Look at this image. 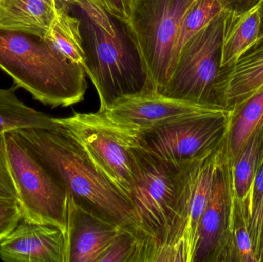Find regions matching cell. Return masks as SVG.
I'll use <instances>...</instances> for the list:
<instances>
[{"label": "cell", "instance_id": "22", "mask_svg": "<svg viewBox=\"0 0 263 262\" xmlns=\"http://www.w3.org/2000/svg\"><path fill=\"white\" fill-rule=\"evenodd\" d=\"M250 208L236 194L232 221L233 262H259L250 238Z\"/></svg>", "mask_w": 263, "mask_h": 262}, {"label": "cell", "instance_id": "18", "mask_svg": "<svg viewBox=\"0 0 263 262\" xmlns=\"http://www.w3.org/2000/svg\"><path fill=\"white\" fill-rule=\"evenodd\" d=\"M18 89L14 84L9 89H0V137L6 132L23 129H58L57 118L26 106L17 97Z\"/></svg>", "mask_w": 263, "mask_h": 262}, {"label": "cell", "instance_id": "11", "mask_svg": "<svg viewBox=\"0 0 263 262\" xmlns=\"http://www.w3.org/2000/svg\"><path fill=\"white\" fill-rule=\"evenodd\" d=\"M226 138L221 145L211 193L199 223L193 262H233L235 192L233 165Z\"/></svg>", "mask_w": 263, "mask_h": 262}, {"label": "cell", "instance_id": "26", "mask_svg": "<svg viewBox=\"0 0 263 262\" xmlns=\"http://www.w3.org/2000/svg\"><path fill=\"white\" fill-rule=\"evenodd\" d=\"M23 218L17 200L0 196V241L16 227Z\"/></svg>", "mask_w": 263, "mask_h": 262}, {"label": "cell", "instance_id": "20", "mask_svg": "<svg viewBox=\"0 0 263 262\" xmlns=\"http://www.w3.org/2000/svg\"><path fill=\"white\" fill-rule=\"evenodd\" d=\"M43 38L63 56L83 66L86 71L80 21L71 13L69 7L63 6L59 8L53 21Z\"/></svg>", "mask_w": 263, "mask_h": 262}, {"label": "cell", "instance_id": "10", "mask_svg": "<svg viewBox=\"0 0 263 262\" xmlns=\"http://www.w3.org/2000/svg\"><path fill=\"white\" fill-rule=\"evenodd\" d=\"M232 111L202 115L136 132L142 153L180 169L216 149L230 129Z\"/></svg>", "mask_w": 263, "mask_h": 262}, {"label": "cell", "instance_id": "17", "mask_svg": "<svg viewBox=\"0 0 263 262\" xmlns=\"http://www.w3.org/2000/svg\"><path fill=\"white\" fill-rule=\"evenodd\" d=\"M259 6L241 15L227 12L222 40L221 68H228L259 38Z\"/></svg>", "mask_w": 263, "mask_h": 262}, {"label": "cell", "instance_id": "15", "mask_svg": "<svg viewBox=\"0 0 263 262\" xmlns=\"http://www.w3.org/2000/svg\"><path fill=\"white\" fill-rule=\"evenodd\" d=\"M263 88V36L228 68H221L217 85L219 105L229 110Z\"/></svg>", "mask_w": 263, "mask_h": 262}, {"label": "cell", "instance_id": "4", "mask_svg": "<svg viewBox=\"0 0 263 262\" xmlns=\"http://www.w3.org/2000/svg\"><path fill=\"white\" fill-rule=\"evenodd\" d=\"M57 122L60 130L129 201L139 172L136 132L118 124L100 110L75 112L72 116L57 118Z\"/></svg>", "mask_w": 263, "mask_h": 262}, {"label": "cell", "instance_id": "7", "mask_svg": "<svg viewBox=\"0 0 263 262\" xmlns=\"http://www.w3.org/2000/svg\"><path fill=\"white\" fill-rule=\"evenodd\" d=\"M193 1L133 0L126 26L152 89L159 91L173 72L178 56L181 22Z\"/></svg>", "mask_w": 263, "mask_h": 262}, {"label": "cell", "instance_id": "23", "mask_svg": "<svg viewBox=\"0 0 263 262\" xmlns=\"http://www.w3.org/2000/svg\"><path fill=\"white\" fill-rule=\"evenodd\" d=\"M222 10L216 0H194L185 11L181 22L178 39V55L183 45L205 27Z\"/></svg>", "mask_w": 263, "mask_h": 262}, {"label": "cell", "instance_id": "2", "mask_svg": "<svg viewBox=\"0 0 263 262\" xmlns=\"http://www.w3.org/2000/svg\"><path fill=\"white\" fill-rule=\"evenodd\" d=\"M0 69L46 106L68 107L84 99L88 84L83 66L41 37L0 31Z\"/></svg>", "mask_w": 263, "mask_h": 262}, {"label": "cell", "instance_id": "28", "mask_svg": "<svg viewBox=\"0 0 263 262\" xmlns=\"http://www.w3.org/2000/svg\"><path fill=\"white\" fill-rule=\"evenodd\" d=\"M0 196L13 198L18 201L16 191L14 187L13 183L6 166L1 142H0Z\"/></svg>", "mask_w": 263, "mask_h": 262}, {"label": "cell", "instance_id": "3", "mask_svg": "<svg viewBox=\"0 0 263 262\" xmlns=\"http://www.w3.org/2000/svg\"><path fill=\"white\" fill-rule=\"evenodd\" d=\"M80 21L86 75L105 111L117 98L152 89L139 51L127 26L119 21L114 35L106 32L78 6L69 7Z\"/></svg>", "mask_w": 263, "mask_h": 262}, {"label": "cell", "instance_id": "25", "mask_svg": "<svg viewBox=\"0 0 263 262\" xmlns=\"http://www.w3.org/2000/svg\"><path fill=\"white\" fill-rule=\"evenodd\" d=\"M137 243L130 231L123 229L105 249L98 262H136Z\"/></svg>", "mask_w": 263, "mask_h": 262}, {"label": "cell", "instance_id": "16", "mask_svg": "<svg viewBox=\"0 0 263 262\" xmlns=\"http://www.w3.org/2000/svg\"><path fill=\"white\" fill-rule=\"evenodd\" d=\"M59 8L57 0H0V31L43 38Z\"/></svg>", "mask_w": 263, "mask_h": 262}, {"label": "cell", "instance_id": "32", "mask_svg": "<svg viewBox=\"0 0 263 262\" xmlns=\"http://www.w3.org/2000/svg\"><path fill=\"white\" fill-rule=\"evenodd\" d=\"M190 1H193V0H190Z\"/></svg>", "mask_w": 263, "mask_h": 262}, {"label": "cell", "instance_id": "27", "mask_svg": "<svg viewBox=\"0 0 263 262\" xmlns=\"http://www.w3.org/2000/svg\"><path fill=\"white\" fill-rule=\"evenodd\" d=\"M98 1L114 18L128 25L133 0H98Z\"/></svg>", "mask_w": 263, "mask_h": 262}, {"label": "cell", "instance_id": "30", "mask_svg": "<svg viewBox=\"0 0 263 262\" xmlns=\"http://www.w3.org/2000/svg\"><path fill=\"white\" fill-rule=\"evenodd\" d=\"M259 12H260V33H259V38H260L263 36V0L259 5Z\"/></svg>", "mask_w": 263, "mask_h": 262}, {"label": "cell", "instance_id": "5", "mask_svg": "<svg viewBox=\"0 0 263 262\" xmlns=\"http://www.w3.org/2000/svg\"><path fill=\"white\" fill-rule=\"evenodd\" d=\"M139 151V172L129 197L136 262H155L166 234L179 169Z\"/></svg>", "mask_w": 263, "mask_h": 262}, {"label": "cell", "instance_id": "14", "mask_svg": "<svg viewBox=\"0 0 263 262\" xmlns=\"http://www.w3.org/2000/svg\"><path fill=\"white\" fill-rule=\"evenodd\" d=\"M68 197L67 262H98L123 227Z\"/></svg>", "mask_w": 263, "mask_h": 262}, {"label": "cell", "instance_id": "29", "mask_svg": "<svg viewBox=\"0 0 263 262\" xmlns=\"http://www.w3.org/2000/svg\"><path fill=\"white\" fill-rule=\"evenodd\" d=\"M222 10L232 15L250 12L260 5L262 0H216Z\"/></svg>", "mask_w": 263, "mask_h": 262}, {"label": "cell", "instance_id": "21", "mask_svg": "<svg viewBox=\"0 0 263 262\" xmlns=\"http://www.w3.org/2000/svg\"><path fill=\"white\" fill-rule=\"evenodd\" d=\"M263 146V126L247 142L233 165V187L236 196L250 208L252 191Z\"/></svg>", "mask_w": 263, "mask_h": 262}, {"label": "cell", "instance_id": "31", "mask_svg": "<svg viewBox=\"0 0 263 262\" xmlns=\"http://www.w3.org/2000/svg\"><path fill=\"white\" fill-rule=\"evenodd\" d=\"M262 262H263V257H262Z\"/></svg>", "mask_w": 263, "mask_h": 262}, {"label": "cell", "instance_id": "1", "mask_svg": "<svg viewBox=\"0 0 263 262\" xmlns=\"http://www.w3.org/2000/svg\"><path fill=\"white\" fill-rule=\"evenodd\" d=\"M13 132L74 201L130 231L133 215L126 197L96 169L60 126Z\"/></svg>", "mask_w": 263, "mask_h": 262}, {"label": "cell", "instance_id": "13", "mask_svg": "<svg viewBox=\"0 0 263 262\" xmlns=\"http://www.w3.org/2000/svg\"><path fill=\"white\" fill-rule=\"evenodd\" d=\"M0 259L6 262H67L66 234L52 224L22 218L0 241Z\"/></svg>", "mask_w": 263, "mask_h": 262}, {"label": "cell", "instance_id": "19", "mask_svg": "<svg viewBox=\"0 0 263 262\" xmlns=\"http://www.w3.org/2000/svg\"><path fill=\"white\" fill-rule=\"evenodd\" d=\"M263 126V88L232 110L227 146L232 163L252 135Z\"/></svg>", "mask_w": 263, "mask_h": 262}, {"label": "cell", "instance_id": "6", "mask_svg": "<svg viewBox=\"0 0 263 262\" xmlns=\"http://www.w3.org/2000/svg\"><path fill=\"white\" fill-rule=\"evenodd\" d=\"M222 143L179 169L171 218L155 262H193Z\"/></svg>", "mask_w": 263, "mask_h": 262}, {"label": "cell", "instance_id": "9", "mask_svg": "<svg viewBox=\"0 0 263 262\" xmlns=\"http://www.w3.org/2000/svg\"><path fill=\"white\" fill-rule=\"evenodd\" d=\"M227 15L222 11L187 40L179 51L170 78L158 92L197 104L221 106L217 85Z\"/></svg>", "mask_w": 263, "mask_h": 262}, {"label": "cell", "instance_id": "12", "mask_svg": "<svg viewBox=\"0 0 263 262\" xmlns=\"http://www.w3.org/2000/svg\"><path fill=\"white\" fill-rule=\"evenodd\" d=\"M227 110L222 106H205L172 98L149 89L117 98L102 112L118 124L135 132H142Z\"/></svg>", "mask_w": 263, "mask_h": 262}, {"label": "cell", "instance_id": "24", "mask_svg": "<svg viewBox=\"0 0 263 262\" xmlns=\"http://www.w3.org/2000/svg\"><path fill=\"white\" fill-rule=\"evenodd\" d=\"M250 238L258 261L262 262L263 257V146L259 158L257 173L252 191L250 205Z\"/></svg>", "mask_w": 263, "mask_h": 262}, {"label": "cell", "instance_id": "8", "mask_svg": "<svg viewBox=\"0 0 263 262\" xmlns=\"http://www.w3.org/2000/svg\"><path fill=\"white\" fill-rule=\"evenodd\" d=\"M0 142L23 218L55 225L66 232V191L15 132L3 134Z\"/></svg>", "mask_w": 263, "mask_h": 262}]
</instances>
